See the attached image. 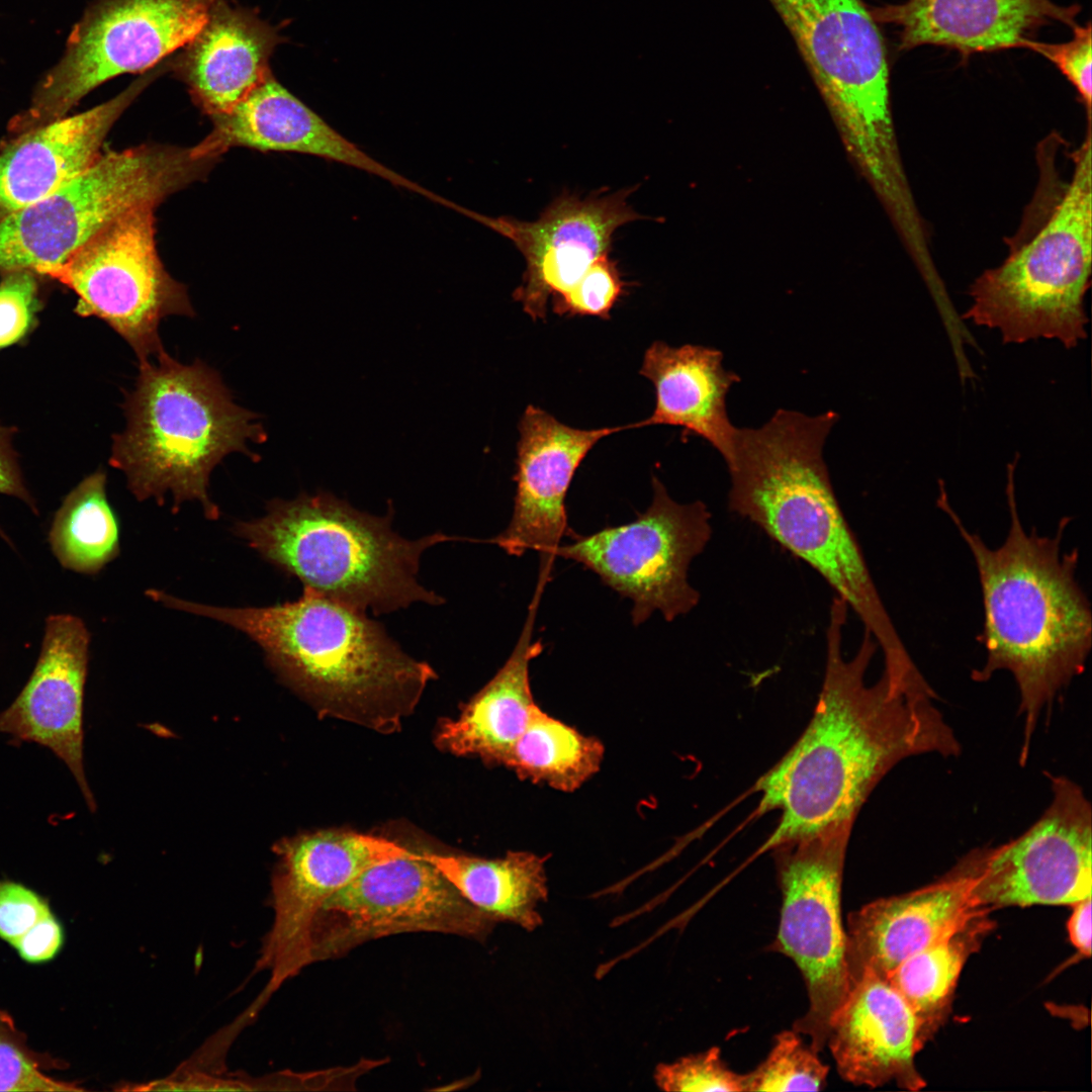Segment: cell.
I'll list each match as a JSON object with an SVG mask.
<instances>
[{
  "instance_id": "6da1fadb",
  "label": "cell",
  "mask_w": 1092,
  "mask_h": 1092,
  "mask_svg": "<svg viewBox=\"0 0 1092 1092\" xmlns=\"http://www.w3.org/2000/svg\"><path fill=\"white\" fill-rule=\"evenodd\" d=\"M848 607L834 596L826 628L822 689L808 726L787 753L755 784L758 812L780 820L765 847L855 821L869 796L898 763L912 756L954 757L962 747L924 677L883 669L866 674L879 647L868 630L855 654H843Z\"/></svg>"
},
{
  "instance_id": "7a4b0ae2",
  "label": "cell",
  "mask_w": 1092,
  "mask_h": 1092,
  "mask_svg": "<svg viewBox=\"0 0 1092 1092\" xmlns=\"http://www.w3.org/2000/svg\"><path fill=\"white\" fill-rule=\"evenodd\" d=\"M1015 464L1007 468L1009 528L1001 545L988 546L965 526L941 481L937 505L971 552L981 587L984 621L979 641L985 661L971 676L985 682L998 671L1012 675L1023 718V764L1041 714L1085 670L1092 648V611L1076 575L1079 551H1062L1070 519L1060 521L1054 536H1041L1034 528L1027 532L1016 503Z\"/></svg>"
},
{
  "instance_id": "3957f363",
  "label": "cell",
  "mask_w": 1092,
  "mask_h": 1092,
  "mask_svg": "<svg viewBox=\"0 0 1092 1092\" xmlns=\"http://www.w3.org/2000/svg\"><path fill=\"white\" fill-rule=\"evenodd\" d=\"M837 413L778 410L759 428H738L725 462L728 509L811 566L859 618L884 667L916 663L895 628L860 545L835 495L823 446Z\"/></svg>"
},
{
  "instance_id": "277c9868",
  "label": "cell",
  "mask_w": 1092,
  "mask_h": 1092,
  "mask_svg": "<svg viewBox=\"0 0 1092 1092\" xmlns=\"http://www.w3.org/2000/svg\"><path fill=\"white\" fill-rule=\"evenodd\" d=\"M167 608L229 625L256 642L279 677L323 715L392 732L437 677L365 612L312 590L293 602L230 608L158 590Z\"/></svg>"
},
{
  "instance_id": "5b68a950",
  "label": "cell",
  "mask_w": 1092,
  "mask_h": 1092,
  "mask_svg": "<svg viewBox=\"0 0 1092 1092\" xmlns=\"http://www.w3.org/2000/svg\"><path fill=\"white\" fill-rule=\"evenodd\" d=\"M1091 116L1073 147L1058 131L1036 146L1038 180L1001 265L970 287L964 320L996 330L1004 344L1086 338L1092 265Z\"/></svg>"
},
{
  "instance_id": "8992f818",
  "label": "cell",
  "mask_w": 1092,
  "mask_h": 1092,
  "mask_svg": "<svg viewBox=\"0 0 1092 1092\" xmlns=\"http://www.w3.org/2000/svg\"><path fill=\"white\" fill-rule=\"evenodd\" d=\"M156 359L139 365L122 405L126 427L112 437L109 464L124 473L136 499L163 504L170 491L174 510L197 500L216 520L219 509L207 490L212 469L233 452L254 457L247 442L262 443L266 433L208 365L182 364L165 350Z\"/></svg>"
},
{
  "instance_id": "52a82bcc",
  "label": "cell",
  "mask_w": 1092,
  "mask_h": 1092,
  "mask_svg": "<svg viewBox=\"0 0 1092 1092\" xmlns=\"http://www.w3.org/2000/svg\"><path fill=\"white\" fill-rule=\"evenodd\" d=\"M391 516L354 509L329 492L273 499L266 514L238 522L234 532L262 558L304 588L365 612L384 614L443 598L417 579L420 558L435 544L462 540L443 533L407 540Z\"/></svg>"
},
{
  "instance_id": "ba28073f",
  "label": "cell",
  "mask_w": 1092,
  "mask_h": 1092,
  "mask_svg": "<svg viewBox=\"0 0 1092 1092\" xmlns=\"http://www.w3.org/2000/svg\"><path fill=\"white\" fill-rule=\"evenodd\" d=\"M208 173L192 147L146 144L104 153L51 195L0 220V273L48 277L117 217L157 207Z\"/></svg>"
},
{
  "instance_id": "9c48e42d",
  "label": "cell",
  "mask_w": 1092,
  "mask_h": 1092,
  "mask_svg": "<svg viewBox=\"0 0 1092 1092\" xmlns=\"http://www.w3.org/2000/svg\"><path fill=\"white\" fill-rule=\"evenodd\" d=\"M833 116L856 165L898 154L890 70L879 23L863 0H767Z\"/></svg>"
},
{
  "instance_id": "30bf717a",
  "label": "cell",
  "mask_w": 1092,
  "mask_h": 1092,
  "mask_svg": "<svg viewBox=\"0 0 1092 1092\" xmlns=\"http://www.w3.org/2000/svg\"><path fill=\"white\" fill-rule=\"evenodd\" d=\"M217 0H93L58 63L36 83L9 136L68 115L91 91L125 73H144L183 48Z\"/></svg>"
},
{
  "instance_id": "8fae6325",
  "label": "cell",
  "mask_w": 1092,
  "mask_h": 1092,
  "mask_svg": "<svg viewBox=\"0 0 1092 1092\" xmlns=\"http://www.w3.org/2000/svg\"><path fill=\"white\" fill-rule=\"evenodd\" d=\"M853 824L838 821L769 848L783 894L772 946L790 957L803 975L809 1006L794 1030L808 1035L817 1053L827 1043L831 1021L850 988L841 886Z\"/></svg>"
},
{
  "instance_id": "7c38bea8",
  "label": "cell",
  "mask_w": 1092,
  "mask_h": 1092,
  "mask_svg": "<svg viewBox=\"0 0 1092 1092\" xmlns=\"http://www.w3.org/2000/svg\"><path fill=\"white\" fill-rule=\"evenodd\" d=\"M652 487L651 505L632 522L590 535L571 532V542L555 552L630 599L634 625L654 611L671 622L697 607L700 594L688 579L689 568L712 537L711 513L703 502H675L656 476Z\"/></svg>"
},
{
  "instance_id": "4fadbf2b",
  "label": "cell",
  "mask_w": 1092,
  "mask_h": 1092,
  "mask_svg": "<svg viewBox=\"0 0 1092 1092\" xmlns=\"http://www.w3.org/2000/svg\"><path fill=\"white\" fill-rule=\"evenodd\" d=\"M155 209L140 207L117 217L48 275L76 294L78 315L106 323L140 363L164 350V317L195 315L186 286L159 258Z\"/></svg>"
},
{
  "instance_id": "5bb4252c",
  "label": "cell",
  "mask_w": 1092,
  "mask_h": 1092,
  "mask_svg": "<svg viewBox=\"0 0 1092 1092\" xmlns=\"http://www.w3.org/2000/svg\"><path fill=\"white\" fill-rule=\"evenodd\" d=\"M494 925L423 852L411 851L367 868L323 903L310 929L309 962L338 959L370 940L407 932L484 940Z\"/></svg>"
},
{
  "instance_id": "9a60e30c",
  "label": "cell",
  "mask_w": 1092,
  "mask_h": 1092,
  "mask_svg": "<svg viewBox=\"0 0 1092 1092\" xmlns=\"http://www.w3.org/2000/svg\"><path fill=\"white\" fill-rule=\"evenodd\" d=\"M1049 779L1052 799L1030 827L1007 843L969 851L979 906L1073 905L1091 897V803L1073 780Z\"/></svg>"
},
{
  "instance_id": "2e32d148",
  "label": "cell",
  "mask_w": 1092,
  "mask_h": 1092,
  "mask_svg": "<svg viewBox=\"0 0 1092 1092\" xmlns=\"http://www.w3.org/2000/svg\"><path fill=\"white\" fill-rule=\"evenodd\" d=\"M271 881L274 919L263 939L256 971L269 980V998L310 965L312 922L323 903L367 868L411 852L396 842L352 831L323 830L277 842Z\"/></svg>"
},
{
  "instance_id": "e0dca14e",
  "label": "cell",
  "mask_w": 1092,
  "mask_h": 1092,
  "mask_svg": "<svg viewBox=\"0 0 1092 1092\" xmlns=\"http://www.w3.org/2000/svg\"><path fill=\"white\" fill-rule=\"evenodd\" d=\"M636 189L597 191L584 198L564 192L534 221L474 211L470 218L508 238L521 252L526 270L513 297L532 320H544L550 296L568 291L598 257L610 253L620 226L646 218L627 201Z\"/></svg>"
},
{
  "instance_id": "ac0fdd59",
  "label": "cell",
  "mask_w": 1092,
  "mask_h": 1092,
  "mask_svg": "<svg viewBox=\"0 0 1092 1092\" xmlns=\"http://www.w3.org/2000/svg\"><path fill=\"white\" fill-rule=\"evenodd\" d=\"M625 429L632 425L572 428L528 405L519 422L512 519L491 542L514 556L537 551L540 565H553L562 538L571 533L565 498L577 468L600 440Z\"/></svg>"
},
{
  "instance_id": "d6986e66",
  "label": "cell",
  "mask_w": 1092,
  "mask_h": 1092,
  "mask_svg": "<svg viewBox=\"0 0 1092 1092\" xmlns=\"http://www.w3.org/2000/svg\"><path fill=\"white\" fill-rule=\"evenodd\" d=\"M90 633L77 616L50 615L38 658L15 700L0 712L10 743L50 749L70 769L91 812L96 801L83 763V706Z\"/></svg>"
},
{
  "instance_id": "ffe728a7",
  "label": "cell",
  "mask_w": 1092,
  "mask_h": 1092,
  "mask_svg": "<svg viewBox=\"0 0 1092 1092\" xmlns=\"http://www.w3.org/2000/svg\"><path fill=\"white\" fill-rule=\"evenodd\" d=\"M972 880L968 852L937 881L851 912L845 930L850 985L866 972L886 979L903 961L987 908L973 899Z\"/></svg>"
},
{
  "instance_id": "44dd1931",
  "label": "cell",
  "mask_w": 1092,
  "mask_h": 1092,
  "mask_svg": "<svg viewBox=\"0 0 1092 1092\" xmlns=\"http://www.w3.org/2000/svg\"><path fill=\"white\" fill-rule=\"evenodd\" d=\"M166 62L86 111L9 136L0 146V220L51 195L91 167L113 124L159 76Z\"/></svg>"
},
{
  "instance_id": "7402d4cb",
  "label": "cell",
  "mask_w": 1092,
  "mask_h": 1092,
  "mask_svg": "<svg viewBox=\"0 0 1092 1092\" xmlns=\"http://www.w3.org/2000/svg\"><path fill=\"white\" fill-rule=\"evenodd\" d=\"M1078 4L1053 0H896L871 8L897 35L899 51L936 46L968 59L978 53L1024 49L1043 27L1077 22Z\"/></svg>"
},
{
  "instance_id": "603a6c76",
  "label": "cell",
  "mask_w": 1092,
  "mask_h": 1092,
  "mask_svg": "<svg viewBox=\"0 0 1092 1092\" xmlns=\"http://www.w3.org/2000/svg\"><path fill=\"white\" fill-rule=\"evenodd\" d=\"M826 1044L840 1076L854 1085L877 1088L893 1082L908 1091L926 1085L915 1064L923 1049L916 1017L897 990L874 973L851 983Z\"/></svg>"
},
{
  "instance_id": "cb8c5ba5",
  "label": "cell",
  "mask_w": 1092,
  "mask_h": 1092,
  "mask_svg": "<svg viewBox=\"0 0 1092 1092\" xmlns=\"http://www.w3.org/2000/svg\"><path fill=\"white\" fill-rule=\"evenodd\" d=\"M212 130L194 146L202 157L218 158L234 147L311 155L379 176L432 200L437 195L369 157L329 125L274 77L231 112L211 118Z\"/></svg>"
},
{
  "instance_id": "d4e9b609",
  "label": "cell",
  "mask_w": 1092,
  "mask_h": 1092,
  "mask_svg": "<svg viewBox=\"0 0 1092 1092\" xmlns=\"http://www.w3.org/2000/svg\"><path fill=\"white\" fill-rule=\"evenodd\" d=\"M283 39L250 9L217 0L199 30L170 60V70L213 118L231 112L273 77L269 61Z\"/></svg>"
},
{
  "instance_id": "484cf974",
  "label": "cell",
  "mask_w": 1092,
  "mask_h": 1092,
  "mask_svg": "<svg viewBox=\"0 0 1092 1092\" xmlns=\"http://www.w3.org/2000/svg\"><path fill=\"white\" fill-rule=\"evenodd\" d=\"M722 360L723 353L712 347H672L654 341L645 351L639 373L654 386L655 406L651 416L633 424V429L679 427L684 435L706 440L726 462L738 429L728 417L726 397L740 377L726 370Z\"/></svg>"
},
{
  "instance_id": "4316f807",
  "label": "cell",
  "mask_w": 1092,
  "mask_h": 1092,
  "mask_svg": "<svg viewBox=\"0 0 1092 1092\" xmlns=\"http://www.w3.org/2000/svg\"><path fill=\"white\" fill-rule=\"evenodd\" d=\"M550 574L539 571L538 582L519 639L494 676L463 707L454 720L440 726L436 742L456 755L477 756L505 765L536 705L530 686V662L543 650L533 640L539 603Z\"/></svg>"
},
{
  "instance_id": "83f0119b",
  "label": "cell",
  "mask_w": 1092,
  "mask_h": 1092,
  "mask_svg": "<svg viewBox=\"0 0 1092 1092\" xmlns=\"http://www.w3.org/2000/svg\"><path fill=\"white\" fill-rule=\"evenodd\" d=\"M475 908L496 922L526 930L542 924L537 907L547 900V857L529 851H508L504 857L423 852Z\"/></svg>"
},
{
  "instance_id": "f1b7e54d",
  "label": "cell",
  "mask_w": 1092,
  "mask_h": 1092,
  "mask_svg": "<svg viewBox=\"0 0 1092 1092\" xmlns=\"http://www.w3.org/2000/svg\"><path fill=\"white\" fill-rule=\"evenodd\" d=\"M991 911L981 909L886 977L916 1017L923 1046L945 1023L965 964L994 929Z\"/></svg>"
},
{
  "instance_id": "f546056e",
  "label": "cell",
  "mask_w": 1092,
  "mask_h": 1092,
  "mask_svg": "<svg viewBox=\"0 0 1092 1092\" xmlns=\"http://www.w3.org/2000/svg\"><path fill=\"white\" fill-rule=\"evenodd\" d=\"M603 743L549 716L536 704L505 764L518 778L573 792L597 774Z\"/></svg>"
},
{
  "instance_id": "4dcf8cb0",
  "label": "cell",
  "mask_w": 1092,
  "mask_h": 1092,
  "mask_svg": "<svg viewBox=\"0 0 1092 1092\" xmlns=\"http://www.w3.org/2000/svg\"><path fill=\"white\" fill-rule=\"evenodd\" d=\"M106 482V471H94L65 496L55 514L48 540L65 569L94 575L119 554V523L107 499Z\"/></svg>"
},
{
  "instance_id": "1f68e13d",
  "label": "cell",
  "mask_w": 1092,
  "mask_h": 1092,
  "mask_svg": "<svg viewBox=\"0 0 1092 1092\" xmlns=\"http://www.w3.org/2000/svg\"><path fill=\"white\" fill-rule=\"evenodd\" d=\"M828 1067L799 1033L784 1030L767 1058L745 1075V1091H819L824 1088Z\"/></svg>"
},
{
  "instance_id": "d6a6232c",
  "label": "cell",
  "mask_w": 1092,
  "mask_h": 1092,
  "mask_svg": "<svg viewBox=\"0 0 1092 1092\" xmlns=\"http://www.w3.org/2000/svg\"><path fill=\"white\" fill-rule=\"evenodd\" d=\"M56 1059L29 1048L13 1018L0 1009V1091H80L82 1088L56 1080L46 1071L58 1068Z\"/></svg>"
},
{
  "instance_id": "836d02e7",
  "label": "cell",
  "mask_w": 1092,
  "mask_h": 1092,
  "mask_svg": "<svg viewBox=\"0 0 1092 1092\" xmlns=\"http://www.w3.org/2000/svg\"><path fill=\"white\" fill-rule=\"evenodd\" d=\"M617 262L610 253L598 257L565 293L552 297V309L561 316L610 317V311L626 292Z\"/></svg>"
},
{
  "instance_id": "e575fe53",
  "label": "cell",
  "mask_w": 1092,
  "mask_h": 1092,
  "mask_svg": "<svg viewBox=\"0 0 1092 1092\" xmlns=\"http://www.w3.org/2000/svg\"><path fill=\"white\" fill-rule=\"evenodd\" d=\"M654 1079L665 1091H745V1075L730 1070L722 1061L718 1048L672 1064H661L655 1070Z\"/></svg>"
},
{
  "instance_id": "d590c367",
  "label": "cell",
  "mask_w": 1092,
  "mask_h": 1092,
  "mask_svg": "<svg viewBox=\"0 0 1092 1092\" xmlns=\"http://www.w3.org/2000/svg\"><path fill=\"white\" fill-rule=\"evenodd\" d=\"M1 275L0 351L27 340L38 326L41 309L35 273L18 270Z\"/></svg>"
},
{
  "instance_id": "8d00e7d4",
  "label": "cell",
  "mask_w": 1092,
  "mask_h": 1092,
  "mask_svg": "<svg viewBox=\"0 0 1092 1092\" xmlns=\"http://www.w3.org/2000/svg\"><path fill=\"white\" fill-rule=\"evenodd\" d=\"M1071 28L1073 32L1070 40L1050 43L1033 39L1028 41L1024 49L1042 56L1055 65L1077 91L1086 114H1091V23H1076Z\"/></svg>"
},
{
  "instance_id": "74e56055",
  "label": "cell",
  "mask_w": 1092,
  "mask_h": 1092,
  "mask_svg": "<svg viewBox=\"0 0 1092 1092\" xmlns=\"http://www.w3.org/2000/svg\"><path fill=\"white\" fill-rule=\"evenodd\" d=\"M51 913L48 901L35 891L14 881H0V937L12 946Z\"/></svg>"
},
{
  "instance_id": "f35d334b",
  "label": "cell",
  "mask_w": 1092,
  "mask_h": 1092,
  "mask_svg": "<svg viewBox=\"0 0 1092 1092\" xmlns=\"http://www.w3.org/2000/svg\"><path fill=\"white\" fill-rule=\"evenodd\" d=\"M14 428L0 424V494L16 497L23 502L35 515L38 514L36 500L28 490L19 466L17 453L12 439ZM0 537L12 546L9 537L0 527Z\"/></svg>"
},
{
  "instance_id": "ab89813d",
  "label": "cell",
  "mask_w": 1092,
  "mask_h": 1092,
  "mask_svg": "<svg viewBox=\"0 0 1092 1092\" xmlns=\"http://www.w3.org/2000/svg\"><path fill=\"white\" fill-rule=\"evenodd\" d=\"M64 942L63 928L53 913L39 920L15 944L14 948L27 963H44L52 960Z\"/></svg>"
},
{
  "instance_id": "60d3db41",
  "label": "cell",
  "mask_w": 1092,
  "mask_h": 1092,
  "mask_svg": "<svg viewBox=\"0 0 1092 1092\" xmlns=\"http://www.w3.org/2000/svg\"><path fill=\"white\" fill-rule=\"evenodd\" d=\"M1067 923L1070 941L1084 957L1091 954V897L1076 902Z\"/></svg>"
}]
</instances>
